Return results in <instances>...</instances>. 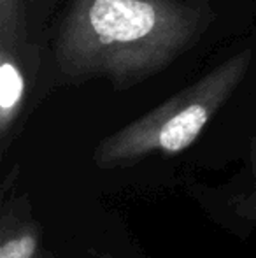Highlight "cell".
<instances>
[{
    "mask_svg": "<svg viewBox=\"0 0 256 258\" xmlns=\"http://www.w3.org/2000/svg\"><path fill=\"white\" fill-rule=\"evenodd\" d=\"M198 20L178 0H74L56 39L60 71L130 85L183 51L197 37Z\"/></svg>",
    "mask_w": 256,
    "mask_h": 258,
    "instance_id": "1",
    "label": "cell"
},
{
    "mask_svg": "<svg viewBox=\"0 0 256 258\" xmlns=\"http://www.w3.org/2000/svg\"><path fill=\"white\" fill-rule=\"evenodd\" d=\"M249 60L251 51L237 54L192 88L107 137L95 151L97 165L104 169L132 165L153 153L174 155L185 151L239 85Z\"/></svg>",
    "mask_w": 256,
    "mask_h": 258,
    "instance_id": "2",
    "label": "cell"
},
{
    "mask_svg": "<svg viewBox=\"0 0 256 258\" xmlns=\"http://www.w3.org/2000/svg\"><path fill=\"white\" fill-rule=\"evenodd\" d=\"M0 258H42L37 225L21 206L6 204L0 228Z\"/></svg>",
    "mask_w": 256,
    "mask_h": 258,
    "instance_id": "3",
    "label": "cell"
},
{
    "mask_svg": "<svg viewBox=\"0 0 256 258\" xmlns=\"http://www.w3.org/2000/svg\"><path fill=\"white\" fill-rule=\"evenodd\" d=\"M27 92V79L16 58L11 56L7 49L2 51V65H0V128L6 137L9 128L14 125L21 104Z\"/></svg>",
    "mask_w": 256,
    "mask_h": 258,
    "instance_id": "4",
    "label": "cell"
}]
</instances>
